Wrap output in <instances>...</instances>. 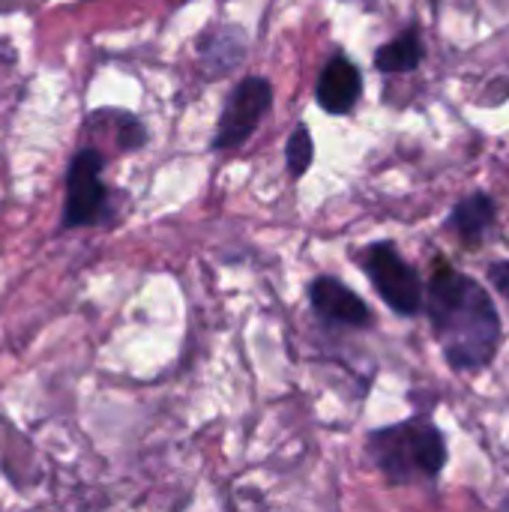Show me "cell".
<instances>
[{
    "mask_svg": "<svg viewBox=\"0 0 509 512\" xmlns=\"http://www.w3.org/2000/svg\"><path fill=\"white\" fill-rule=\"evenodd\" d=\"M423 306L456 372H480L495 360L501 318L480 282L441 261L423 291Z\"/></svg>",
    "mask_w": 509,
    "mask_h": 512,
    "instance_id": "6da1fadb",
    "label": "cell"
},
{
    "mask_svg": "<svg viewBox=\"0 0 509 512\" xmlns=\"http://www.w3.org/2000/svg\"><path fill=\"white\" fill-rule=\"evenodd\" d=\"M369 456L393 486H420L441 477L447 465V441L432 420L411 417L372 432Z\"/></svg>",
    "mask_w": 509,
    "mask_h": 512,
    "instance_id": "7a4b0ae2",
    "label": "cell"
},
{
    "mask_svg": "<svg viewBox=\"0 0 509 512\" xmlns=\"http://www.w3.org/2000/svg\"><path fill=\"white\" fill-rule=\"evenodd\" d=\"M366 273L393 312L411 318L423 309V282L393 243H375L366 252Z\"/></svg>",
    "mask_w": 509,
    "mask_h": 512,
    "instance_id": "3957f363",
    "label": "cell"
},
{
    "mask_svg": "<svg viewBox=\"0 0 509 512\" xmlns=\"http://www.w3.org/2000/svg\"><path fill=\"white\" fill-rule=\"evenodd\" d=\"M270 102H273V87H270L267 78L252 75L243 84H237L234 93L225 102L222 117H219L213 147L216 150H234V147H240L255 132V126L267 114Z\"/></svg>",
    "mask_w": 509,
    "mask_h": 512,
    "instance_id": "277c9868",
    "label": "cell"
},
{
    "mask_svg": "<svg viewBox=\"0 0 509 512\" xmlns=\"http://www.w3.org/2000/svg\"><path fill=\"white\" fill-rule=\"evenodd\" d=\"M102 153L99 150H81L72 165H69V177H66V213H63V225L75 228V225H90L102 216L105 210V186H102Z\"/></svg>",
    "mask_w": 509,
    "mask_h": 512,
    "instance_id": "5b68a950",
    "label": "cell"
},
{
    "mask_svg": "<svg viewBox=\"0 0 509 512\" xmlns=\"http://www.w3.org/2000/svg\"><path fill=\"white\" fill-rule=\"evenodd\" d=\"M309 294H312V309L330 324H342V327H369L372 324L369 306L348 285H342L333 276L315 279Z\"/></svg>",
    "mask_w": 509,
    "mask_h": 512,
    "instance_id": "8992f818",
    "label": "cell"
},
{
    "mask_svg": "<svg viewBox=\"0 0 509 512\" xmlns=\"http://www.w3.org/2000/svg\"><path fill=\"white\" fill-rule=\"evenodd\" d=\"M360 93H363L360 69L348 57L336 54L318 78V105L327 114H348L357 105Z\"/></svg>",
    "mask_w": 509,
    "mask_h": 512,
    "instance_id": "52a82bcc",
    "label": "cell"
},
{
    "mask_svg": "<svg viewBox=\"0 0 509 512\" xmlns=\"http://www.w3.org/2000/svg\"><path fill=\"white\" fill-rule=\"evenodd\" d=\"M495 219H498V204H495V198L486 195V192H474V195L462 198V201L450 210L447 228H450L453 234H459L465 243L477 246V243L492 231Z\"/></svg>",
    "mask_w": 509,
    "mask_h": 512,
    "instance_id": "ba28073f",
    "label": "cell"
},
{
    "mask_svg": "<svg viewBox=\"0 0 509 512\" xmlns=\"http://www.w3.org/2000/svg\"><path fill=\"white\" fill-rule=\"evenodd\" d=\"M423 54H426V45L420 39V33L411 27L405 33H399L393 42L381 45L378 54H375V66L387 75H402V72H414L420 63H423Z\"/></svg>",
    "mask_w": 509,
    "mask_h": 512,
    "instance_id": "9c48e42d",
    "label": "cell"
},
{
    "mask_svg": "<svg viewBox=\"0 0 509 512\" xmlns=\"http://www.w3.org/2000/svg\"><path fill=\"white\" fill-rule=\"evenodd\" d=\"M312 153H315V144H312V135L309 129L300 123L294 129V135L288 138V171L291 177H303L312 165Z\"/></svg>",
    "mask_w": 509,
    "mask_h": 512,
    "instance_id": "30bf717a",
    "label": "cell"
},
{
    "mask_svg": "<svg viewBox=\"0 0 509 512\" xmlns=\"http://www.w3.org/2000/svg\"><path fill=\"white\" fill-rule=\"evenodd\" d=\"M489 282L509 300V261H498L489 267Z\"/></svg>",
    "mask_w": 509,
    "mask_h": 512,
    "instance_id": "8fae6325",
    "label": "cell"
}]
</instances>
